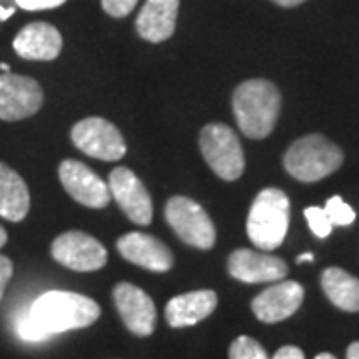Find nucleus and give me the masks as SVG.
<instances>
[{"instance_id":"obj_11","label":"nucleus","mask_w":359,"mask_h":359,"mask_svg":"<svg viewBox=\"0 0 359 359\" xmlns=\"http://www.w3.org/2000/svg\"><path fill=\"white\" fill-rule=\"evenodd\" d=\"M58 176L66 192L78 204L98 210V208H106L112 200L108 184L94 170H90L86 164L78 160H65L58 168Z\"/></svg>"},{"instance_id":"obj_24","label":"nucleus","mask_w":359,"mask_h":359,"mask_svg":"<svg viewBox=\"0 0 359 359\" xmlns=\"http://www.w3.org/2000/svg\"><path fill=\"white\" fill-rule=\"evenodd\" d=\"M136 4H138V0H102V8L106 11V14H110L114 18L128 16Z\"/></svg>"},{"instance_id":"obj_30","label":"nucleus","mask_w":359,"mask_h":359,"mask_svg":"<svg viewBox=\"0 0 359 359\" xmlns=\"http://www.w3.org/2000/svg\"><path fill=\"white\" fill-rule=\"evenodd\" d=\"M13 13H14V8H2V6H0V20L8 18Z\"/></svg>"},{"instance_id":"obj_20","label":"nucleus","mask_w":359,"mask_h":359,"mask_svg":"<svg viewBox=\"0 0 359 359\" xmlns=\"http://www.w3.org/2000/svg\"><path fill=\"white\" fill-rule=\"evenodd\" d=\"M321 287L335 308L359 311V280L341 268H327L321 273Z\"/></svg>"},{"instance_id":"obj_28","label":"nucleus","mask_w":359,"mask_h":359,"mask_svg":"<svg viewBox=\"0 0 359 359\" xmlns=\"http://www.w3.org/2000/svg\"><path fill=\"white\" fill-rule=\"evenodd\" d=\"M346 359H359V341H353L351 346L347 347V358Z\"/></svg>"},{"instance_id":"obj_16","label":"nucleus","mask_w":359,"mask_h":359,"mask_svg":"<svg viewBox=\"0 0 359 359\" xmlns=\"http://www.w3.org/2000/svg\"><path fill=\"white\" fill-rule=\"evenodd\" d=\"M13 46L25 60H54L62 50V36L48 22H30L16 34Z\"/></svg>"},{"instance_id":"obj_27","label":"nucleus","mask_w":359,"mask_h":359,"mask_svg":"<svg viewBox=\"0 0 359 359\" xmlns=\"http://www.w3.org/2000/svg\"><path fill=\"white\" fill-rule=\"evenodd\" d=\"M271 359H306L304 351L295 346H283L276 351V355Z\"/></svg>"},{"instance_id":"obj_5","label":"nucleus","mask_w":359,"mask_h":359,"mask_svg":"<svg viewBox=\"0 0 359 359\" xmlns=\"http://www.w3.org/2000/svg\"><path fill=\"white\" fill-rule=\"evenodd\" d=\"M200 150L208 166L222 180L233 182L244 174V150L230 126L218 122L204 126L200 132Z\"/></svg>"},{"instance_id":"obj_26","label":"nucleus","mask_w":359,"mask_h":359,"mask_svg":"<svg viewBox=\"0 0 359 359\" xmlns=\"http://www.w3.org/2000/svg\"><path fill=\"white\" fill-rule=\"evenodd\" d=\"M13 262L6 256H0V299H2L4 290H6V285L13 278Z\"/></svg>"},{"instance_id":"obj_25","label":"nucleus","mask_w":359,"mask_h":359,"mask_svg":"<svg viewBox=\"0 0 359 359\" xmlns=\"http://www.w3.org/2000/svg\"><path fill=\"white\" fill-rule=\"evenodd\" d=\"M14 2H16V6H20V8H25V11L34 13V11H48V8H56V6L65 4L66 0H14Z\"/></svg>"},{"instance_id":"obj_1","label":"nucleus","mask_w":359,"mask_h":359,"mask_svg":"<svg viewBox=\"0 0 359 359\" xmlns=\"http://www.w3.org/2000/svg\"><path fill=\"white\" fill-rule=\"evenodd\" d=\"M26 316L36 325L44 339L70 330L88 327L100 318V308L94 299L74 292H46L32 302Z\"/></svg>"},{"instance_id":"obj_18","label":"nucleus","mask_w":359,"mask_h":359,"mask_svg":"<svg viewBox=\"0 0 359 359\" xmlns=\"http://www.w3.org/2000/svg\"><path fill=\"white\" fill-rule=\"evenodd\" d=\"M218 306V295L212 290H198L172 297L166 306V321L170 327H188L212 316Z\"/></svg>"},{"instance_id":"obj_13","label":"nucleus","mask_w":359,"mask_h":359,"mask_svg":"<svg viewBox=\"0 0 359 359\" xmlns=\"http://www.w3.org/2000/svg\"><path fill=\"white\" fill-rule=\"evenodd\" d=\"M228 271L231 278L244 283H268L283 280L287 276V264L282 257L254 250H236L228 257Z\"/></svg>"},{"instance_id":"obj_21","label":"nucleus","mask_w":359,"mask_h":359,"mask_svg":"<svg viewBox=\"0 0 359 359\" xmlns=\"http://www.w3.org/2000/svg\"><path fill=\"white\" fill-rule=\"evenodd\" d=\"M230 359H269L266 349L254 337L240 335L230 346Z\"/></svg>"},{"instance_id":"obj_3","label":"nucleus","mask_w":359,"mask_h":359,"mask_svg":"<svg viewBox=\"0 0 359 359\" xmlns=\"http://www.w3.org/2000/svg\"><path fill=\"white\" fill-rule=\"evenodd\" d=\"M248 238L252 244L271 252L280 248L290 228V198L278 188H266L257 194L248 216Z\"/></svg>"},{"instance_id":"obj_10","label":"nucleus","mask_w":359,"mask_h":359,"mask_svg":"<svg viewBox=\"0 0 359 359\" xmlns=\"http://www.w3.org/2000/svg\"><path fill=\"white\" fill-rule=\"evenodd\" d=\"M110 196L120 205V210L138 226H148L152 222V200L146 186L130 168H116L108 180Z\"/></svg>"},{"instance_id":"obj_31","label":"nucleus","mask_w":359,"mask_h":359,"mask_svg":"<svg viewBox=\"0 0 359 359\" xmlns=\"http://www.w3.org/2000/svg\"><path fill=\"white\" fill-rule=\"evenodd\" d=\"M304 262H313V254H302L297 257V264H304Z\"/></svg>"},{"instance_id":"obj_33","label":"nucleus","mask_w":359,"mask_h":359,"mask_svg":"<svg viewBox=\"0 0 359 359\" xmlns=\"http://www.w3.org/2000/svg\"><path fill=\"white\" fill-rule=\"evenodd\" d=\"M316 359H337L332 353H320V355H316Z\"/></svg>"},{"instance_id":"obj_29","label":"nucleus","mask_w":359,"mask_h":359,"mask_svg":"<svg viewBox=\"0 0 359 359\" xmlns=\"http://www.w3.org/2000/svg\"><path fill=\"white\" fill-rule=\"evenodd\" d=\"M271 2L280 4V6H283V8H292V6H297V4L306 2V0H271Z\"/></svg>"},{"instance_id":"obj_15","label":"nucleus","mask_w":359,"mask_h":359,"mask_svg":"<svg viewBox=\"0 0 359 359\" xmlns=\"http://www.w3.org/2000/svg\"><path fill=\"white\" fill-rule=\"evenodd\" d=\"M116 248L124 259L150 271H168L174 266V256L170 248L154 236L142 231H130L122 236Z\"/></svg>"},{"instance_id":"obj_8","label":"nucleus","mask_w":359,"mask_h":359,"mask_svg":"<svg viewBox=\"0 0 359 359\" xmlns=\"http://www.w3.org/2000/svg\"><path fill=\"white\" fill-rule=\"evenodd\" d=\"M52 257L65 268L74 271H96L108 262V252L96 238L84 231H65L50 248Z\"/></svg>"},{"instance_id":"obj_2","label":"nucleus","mask_w":359,"mask_h":359,"mask_svg":"<svg viewBox=\"0 0 359 359\" xmlns=\"http://www.w3.org/2000/svg\"><path fill=\"white\" fill-rule=\"evenodd\" d=\"M231 108L244 136L252 140H264L273 132L280 118L282 94L269 80H245L233 92Z\"/></svg>"},{"instance_id":"obj_4","label":"nucleus","mask_w":359,"mask_h":359,"mask_svg":"<svg viewBox=\"0 0 359 359\" xmlns=\"http://www.w3.org/2000/svg\"><path fill=\"white\" fill-rule=\"evenodd\" d=\"M344 164V152L321 134H308L295 140L283 156V166L292 178L313 184L334 174Z\"/></svg>"},{"instance_id":"obj_17","label":"nucleus","mask_w":359,"mask_h":359,"mask_svg":"<svg viewBox=\"0 0 359 359\" xmlns=\"http://www.w3.org/2000/svg\"><path fill=\"white\" fill-rule=\"evenodd\" d=\"M180 0H146L136 18L140 39L148 42H164L176 30Z\"/></svg>"},{"instance_id":"obj_34","label":"nucleus","mask_w":359,"mask_h":359,"mask_svg":"<svg viewBox=\"0 0 359 359\" xmlns=\"http://www.w3.org/2000/svg\"><path fill=\"white\" fill-rule=\"evenodd\" d=\"M0 70H4V72H8V70H11V66L4 65V62H2V65H0Z\"/></svg>"},{"instance_id":"obj_23","label":"nucleus","mask_w":359,"mask_h":359,"mask_svg":"<svg viewBox=\"0 0 359 359\" xmlns=\"http://www.w3.org/2000/svg\"><path fill=\"white\" fill-rule=\"evenodd\" d=\"M304 216L308 219L309 228L311 231L318 236V238H327L330 233H332V222L330 218L325 216V212H323V208H318V205H311V208H306V212H304Z\"/></svg>"},{"instance_id":"obj_7","label":"nucleus","mask_w":359,"mask_h":359,"mask_svg":"<svg viewBox=\"0 0 359 359\" xmlns=\"http://www.w3.org/2000/svg\"><path fill=\"white\" fill-rule=\"evenodd\" d=\"M72 144L80 152L104 162H116L126 154V142L120 130L104 118H84L70 132Z\"/></svg>"},{"instance_id":"obj_22","label":"nucleus","mask_w":359,"mask_h":359,"mask_svg":"<svg viewBox=\"0 0 359 359\" xmlns=\"http://www.w3.org/2000/svg\"><path fill=\"white\" fill-rule=\"evenodd\" d=\"M325 216L330 218L332 226H349L355 222V212L349 204H346L339 196H334L327 200V204L323 208Z\"/></svg>"},{"instance_id":"obj_9","label":"nucleus","mask_w":359,"mask_h":359,"mask_svg":"<svg viewBox=\"0 0 359 359\" xmlns=\"http://www.w3.org/2000/svg\"><path fill=\"white\" fill-rule=\"evenodd\" d=\"M44 94L34 78L20 74H0V120L14 122L36 114Z\"/></svg>"},{"instance_id":"obj_32","label":"nucleus","mask_w":359,"mask_h":359,"mask_svg":"<svg viewBox=\"0 0 359 359\" xmlns=\"http://www.w3.org/2000/svg\"><path fill=\"white\" fill-rule=\"evenodd\" d=\"M6 240H8V236H6V231H4V228L0 226V248L6 244Z\"/></svg>"},{"instance_id":"obj_14","label":"nucleus","mask_w":359,"mask_h":359,"mask_svg":"<svg viewBox=\"0 0 359 359\" xmlns=\"http://www.w3.org/2000/svg\"><path fill=\"white\" fill-rule=\"evenodd\" d=\"M304 285L297 282H280L268 287L252 302V311L257 320L264 323H278V321L292 318L299 306L304 304Z\"/></svg>"},{"instance_id":"obj_12","label":"nucleus","mask_w":359,"mask_h":359,"mask_svg":"<svg viewBox=\"0 0 359 359\" xmlns=\"http://www.w3.org/2000/svg\"><path fill=\"white\" fill-rule=\"evenodd\" d=\"M114 304L124 325L134 335L148 337L154 334L156 306L152 297L132 283H118L114 287Z\"/></svg>"},{"instance_id":"obj_19","label":"nucleus","mask_w":359,"mask_h":359,"mask_svg":"<svg viewBox=\"0 0 359 359\" xmlns=\"http://www.w3.org/2000/svg\"><path fill=\"white\" fill-rule=\"evenodd\" d=\"M30 210V194L25 180L13 168L0 162V216L8 222H22Z\"/></svg>"},{"instance_id":"obj_6","label":"nucleus","mask_w":359,"mask_h":359,"mask_svg":"<svg viewBox=\"0 0 359 359\" xmlns=\"http://www.w3.org/2000/svg\"><path fill=\"white\" fill-rule=\"evenodd\" d=\"M168 226L174 230L184 244L210 250L216 244V228L202 205L184 196L170 198L164 210Z\"/></svg>"}]
</instances>
